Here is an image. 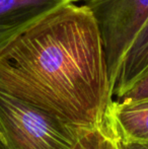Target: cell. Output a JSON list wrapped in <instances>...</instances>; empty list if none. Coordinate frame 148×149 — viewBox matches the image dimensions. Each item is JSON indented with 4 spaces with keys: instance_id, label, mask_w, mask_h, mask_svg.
Segmentation results:
<instances>
[{
    "instance_id": "obj_1",
    "label": "cell",
    "mask_w": 148,
    "mask_h": 149,
    "mask_svg": "<svg viewBox=\"0 0 148 149\" xmlns=\"http://www.w3.org/2000/svg\"><path fill=\"white\" fill-rule=\"evenodd\" d=\"M0 90L78 128L103 122L114 95L90 9L65 4L0 48Z\"/></svg>"
},
{
    "instance_id": "obj_2",
    "label": "cell",
    "mask_w": 148,
    "mask_h": 149,
    "mask_svg": "<svg viewBox=\"0 0 148 149\" xmlns=\"http://www.w3.org/2000/svg\"><path fill=\"white\" fill-rule=\"evenodd\" d=\"M78 127L0 90V134L7 149H73Z\"/></svg>"
},
{
    "instance_id": "obj_3",
    "label": "cell",
    "mask_w": 148,
    "mask_h": 149,
    "mask_svg": "<svg viewBox=\"0 0 148 149\" xmlns=\"http://www.w3.org/2000/svg\"><path fill=\"white\" fill-rule=\"evenodd\" d=\"M101 33L112 88L125 55L148 22V0H83Z\"/></svg>"
},
{
    "instance_id": "obj_4",
    "label": "cell",
    "mask_w": 148,
    "mask_h": 149,
    "mask_svg": "<svg viewBox=\"0 0 148 149\" xmlns=\"http://www.w3.org/2000/svg\"><path fill=\"white\" fill-rule=\"evenodd\" d=\"M79 0H0V48L57 8Z\"/></svg>"
},
{
    "instance_id": "obj_5",
    "label": "cell",
    "mask_w": 148,
    "mask_h": 149,
    "mask_svg": "<svg viewBox=\"0 0 148 149\" xmlns=\"http://www.w3.org/2000/svg\"><path fill=\"white\" fill-rule=\"evenodd\" d=\"M109 114L121 139L148 142V98L114 100Z\"/></svg>"
},
{
    "instance_id": "obj_6",
    "label": "cell",
    "mask_w": 148,
    "mask_h": 149,
    "mask_svg": "<svg viewBox=\"0 0 148 149\" xmlns=\"http://www.w3.org/2000/svg\"><path fill=\"white\" fill-rule=\"evenodd\" d=\"M148 73V22L125 55L113 85V95L120 98Z\"/></svg>"
},
{
    "instance_id": "obj_7",
    "label": "cell",
    "mask_w": 148,
    "mask_h": 149,
    "mask_svg": "<svg viewBox=\"0 0 148 149\" xmlns=\"http://www.w3.org/2000/svg\"><path fill=\"white\" fill-rule=\"evenodd\" d=\"M73 149H122L110 114L97 125L78 128Z\"/></svg>"
},
{
    "instance_id": "obj_8",
    "label": "cell",
    "mask_w": 148,
    "mask_h": 149,
    "mask_svg": "<svg viewBox=\"0 0 148 149\" xmlns=\"http://www.w3.org/2000/svg\"><path fill=\"white\" fill-rule=\"evenodd\" d=\"M145 98H148V73L120 98H117V100L135 102V100H145Z\"/></svg>"
},
{
    "instance_id": "obj_9",
    "label": "cell",
    "mask_w": 148,
    "mask_h": 149,
    "mask_svg": "<svg viewBox=\"0 0 148 149\" xmlns=\"http://www.w3.org/2000/svg\"><path fill=\"white\" fill-rule=\"evenodd\" d=\"M120 143H121L122 149H148V142L125 140V139H121L120 138Z\"/></svg>"
},
{
    "instance_id": "obj_10",
    "label": "cell",
    "mask_w": 148,
    "mask_h": 149,
    "mask_svg": "<svg viewBox=\"0 0 148 149\" xmlns=\"http://www.w3.org/2000/svg\"><path fill=\"white\" fill-rule=\"evenodd\" d=\"M0 149H7L3 142V139H2V137H1V134H0Z\"/></svg>"
}]
</instances>
